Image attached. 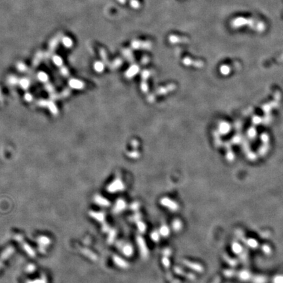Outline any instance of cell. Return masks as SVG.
I'll use <instances>...</instances> for the list:
<instances>
[{
	"instance_id": "obj_1",
	"label": "cell",
	"mask_w": 283,
	"mask_h": 283,
	"mask_svg": "<svg viewBox=\"0 0 283 283\" xmlns=\"http://www.w3.org/2000/svg\"><path fill=\"white\" fill-rule=\"evenodd\" d=\"M172 254V251L169 248H165L163 252V257H162V264L166 271V276L167 279L169 281H172L173 280L172 273L170 270V256Z\"/></svg>"
},
{
	"instance_id": "obj_2",
	"label": "cell",
	"mask_w": 283,
	"mask_h": 283,
	"mask_svg": "<svg viewBox=\"0 0 283 283\" xmlns=\"http://www.w3.org/2000/svg\"><path fill=\"white\" fill-rule=\"evenodd\" d=\"M136 240L137 245H138V246H139L142 258L144 260L148 259L149 257V250L147 247L146 241H145L144 239L140 235L136 236Z\"/></svg>"
},
{
	"instance_id": "obj_3",
	"label": "cell",
	"mask_w": 283,
	"mask_h": 283,
	"mask_svg": "<svg viewBox=\"0 0 283 283\" xmlns=\"http://www.w3.org/2000/svg\"><path fill=\"white\" fill-rule=\"evenodd\" d=\"M160 204L163 207L168 208L169 210H170L171 212H174L178 211L180 208L179 205L176 201L172 200L167 197H163V198L161 199Z\"/></svg>"
},
{
	"instance_id": "obj_4",
	"label": "cell",
	"mask_w": 283,
	"mask_h": 283,
	"mask_svg": "<svg viewBox=\"0 0 283 283\" xmlns=\"http://www.w3.org/2000/svg\"><path fill=\"white\" fill-rule=\"evenodd\" d=\"M182 264L183 266L187 267L188 268L192 269V270H193L195 272L201 273L204 271V267L201 264H199V263L192 261H189L188 260H182Z\"/></svg>"
},
{
	"instance_id": "obj_5",
	"label": "cell",
	"mask_w": 283,
	"mask_h": 283,
	"mask_svg": "<svg viewBox=\"0 0 283 283\" xmlns=\"http://www.w3.org/2000/svg\"><path fill=\"white\" fill-rule=\"evenodd\" d=\"M173 270H174V273L176 275H178L181 276V277H185V278H186V279H189L190 281H193V280L195 279V275L194 274L186 272V271H184L183 269L182 268H181L180 267L174 266Z\"/></svg>"
},
{
	"instance_id": "obj_6",
	"label": "cell",
	"mask_w": 283,
	"mask_h": 283,
	"mask_svg": "<svg viewBox=\"0 0 283 283\" xmlns=\"http://www.w3.org/2000/svg\"><path fill=\"white\" fill-rule=\"evenodd\" d=\"M120 246L122 249L123 253L125 256H128V257H130V256H132L134 254L133 246L130 244H129V243L121 242L120 243Z\"/></svg>"
},
{
	"instance_id": "obj_7",
	"label": "cell",
	"mask_w": 283,
	"mask_h": 283,
	"mask_svg": "<svg viewBox=\"0 0 283 283\" xmlns=\"http://www.w3.org/2000/svg\"><path fill=\"white\" fill-rule=\"evenodd\" d=\"M69 85L70 87L74 89L77 90H81L84 88V83L80 81L76 80V79H71L69 81Z\"/></svg>"
},
{
	"instance_id": "obj_8",
	"label": "cell",
	"mask_w": 283,
	"mask_h": 283,
	"mask_svg": "<svg viewBox=\"0 0 283 283\" xmlns=\"http://www.w3.org/2000/svg\"><path fill=\"white\" fill-rule=\"evenodd\" d=\"M159 233H160V235H161V236L162 237L167 238L170 235V229L169 227L167 225L162 224L160 226V227H159Z\"/></svg>"
},
{
	"instance_id": "obj_9",
	"label": "cell",
	"mask_w": 283,
	"mask_h": 283,
	"mask_svg": "<svg viewBox=\"0 0 283 283\" xmlns=\"http://www.w3.org/2000/svg\"><path fill=\"white\" fill-rule=\"evenodd\" d=\"M183 227L182 222L179 219H175L172 222V229L174 232H180Z\"/></svg>"
},
{
	"instance_id": "obj_10",
	"label": "cell",
	"mask_w": 283,
	"mask_h": 283,
	"mask_svg": "<svg viewBox=\"0 0 283 283\" xmlns=\"http://www.w3.org/2000/svg\"><path fill=\"white\" fill-rule=\"evenodd\" d=\"M114 260H115V262L117 264V265L119 266L121 268L127 269L129 267V263L127 261H124L122 258H119L118 256H115Z\"/></svg>"
},
{
	"instance_id": "obj_11",
	"label": "cell",
	"mask_w": 283,
	"mask_h": 283,
	"mask_svg": "<svg viewBox=\"0 0 283 283\" xmlns=\"http://www.w3.org/2000/svg\"><path fill=\"white\" fill-rule=\"evenodd\" d=\"M127 204L125 201L123 200H119L117 201V206L115 208V211L117 212H120L126 208Z\"/></svg>"
},
{
	"instance_id": "obj_12",
	"label": "cell",
	"mask_w": 283,
	"mask_h": 283,
	"mask_svg": "<svg viewBox=\"0 0 283 283\" xmlns=\"http://www.w3.org/2000/svg\"><path fill=\"white\" fill-rule=\"evenodd\" d=\"M161 235L159 230H154L150 233V238L155 242H159L161 239Z\"/></svg>"
},
{
	"instance_id": "obj_13",
	"label": "cell",
	"mask_w": 283,
	"mask_h": 283,
	"mask_svg": "<svg viewBox=\"0 0 283 283\" xmlns=\"http://www.w3.org/2000/svg\"><path fill=\"white\" fill-rule=\"evenodd\" d=\"M135 224L137 226V228L138 229H139V231L141 233H144L145 232H146V223H145L142 220L139 221V222H137Z\"/></svg>"
},
{
	"instance_id": "obj_14",
	"label": "cell",
	"mask_w": 283,
	"mask_h": 283,
	"mask_svg": "<svg viewBox=\"0 0 283 283\" xmlns=\"http://www.w3.org/2000/svg\"><path fill=\"white\" fill-rule=\"evenodd\" d=\"M232 250H233V252L235 253L236 254H239L241 253L242 254V246L237 242H233L232 243Z\"/></svg>"
},
{
	"instance_id": "obj_15",
	"label": "cell",
	"mask_w": 283,
	"mask_h": 283,
	"mask_svg": "<svg viewBox=\"0 0 283 283\" xmlns=\"http://www.w3.org/2000/svg\"><path fill=\"white\" fill-rule=\"evenodd\" d=\"M47 108H49V110H50V111L52 114H54V115H57L58 114V109H57L56 106H55V103L52 101H51V100L49 101Z\"/></svg>"
},
{
	"instance_id": "obj_16",
	"label": "cell",
	"mask_w": 283,
	"mask_h": 283,
	"mask_svg": "<svg viewBox=\"0 0 283 283\" xmlns=\"http://www.w3.org/2000/svg\"><path fill=\"white\" fill-rule=\"evenodd\" d=\"M18 84L23 89H27L30 86V81L26 78H22L19 80Z\"/></svg>"
},
{
	"instance_id": "obj_17",
	"label": "cell",
	"mask_w": 283,
	"mask_h": 283,
	"mask_svg": "<svg viewBox=\"0 0 283 283\" xmlns=\"http://www.w3.org/2000/svg\"><path fill=\"white\" fill-rule=\"evenodd\" d=\"M141 220H142V214L139 211L135 212L134 214L130 218V220L134 223H136L137 222H139Z\"/></svg>"
},
{
	"instance_id": "obj_18",
	"label": "cell",
	"mask_w": 283,
	"mask_h": 283,
	"mask_svg": "<svg viewBox=\"0 0 283 283\" xmlns=\"http://www.w3.org/2000/svg\"><path fill=\"white\" fill-rule=\"evenodd\" d=\"M37 78H38V80L40 81L43 82V83H46L48 81L49 77H48L47 74H46V73H45V72L40 71V72H39L38 74H37Z\"/></svg>"
},
{
	"instance_id": "obj_19",
	"label": "cell",
	"mask_w": 283,
	"mask_h": 283,
	"mask_svg": "<svg viewBox=\"0 0 283 283\" xmlns=\"http://www.w3.org/2000/svg\"><path fill=\"white\" fill-rule=\"evenodd\" d=\"M140 208V204L139 202L138 201H134L130 204V208L131 210H133L134 212L139 211V209Z\"/></svg>"
},
{
	"instance_id": "obj_20",
	"label": "cell",
	"mask_w": 283,
	"mask_h": 283,
	"mask_svg": "<svg viewBox=\"0 0 283 283\" xmlns=\"http://www.w3.org/2000/svg\"><path fill=\"white\" fill-rule=\"evenodd\" d=\"M7 81H8V83L10 85H16V84L18 83V81H19V80H18V78L17 77H15V76H13L9 77Z\"/></svg>"
},
{
	"instance_id": "obj_21",
	"label": "cell",
	"mask_w": 283,
	"mask_h": 283,
	"mask_svg": "<svg viewBox=\"0 0 283 283\" xmlns=\"http://www.w3.org/2000/svg\"><path fill=\"white\" fill-rule=\"evenodd\" d=\"M52 61H53L54 63L58 66H61L62 64V61L61 57L55 56L52 58Z\"/></svg>"
},
{
	"instance_id": "obj_22",
	"label": "cell",
	"mask_w": 283,
	"mask_h": 283,
	"mask_svg": "<svg viewBox=\"0 0 283 283\" xmlns=\"http://www.w3.org/2000/svg\"><path fill=\"white\" fill-rule=\"evenodd\" d=\"M223 258H224V260L227 261V263H228L229 265L234 266L235 264V261H233L232 258H230L229 256H228L226 254V255L223 256Z\"/></svg>"
},
{
	"instance_id": "obj_23",
	"label": "cell",
	"mask_w": 283,
	"mask_h": 283,
	"mask_svg": "<svg viewBox=\"0 0 283 283\" xmlns=\"http://www.w3.org/2000/svg\"><path fill=\"white\" fill-rule=\"evenodd\" d=\"M45 89L47 90L48 92H49V93H54V91H55V89H54V87L52 86V85L50 83H46L45 84Z\"/></svg>"
},
{
	"instance_id": "obj_24",
	"label": "cell",
	"mask_w": 283,
	"mask_h": 283,
	"mask_svg": "<svg viewBox=\"0 0 283 283\" xmlns=\"http://www.w3.org/2000/svg\"><path fill=\"white\" fill-rule=\"evenodd\" d=\"M103 69V66L100 62H96L95 64V70L97 71H101Z\"/></svg>"
},
{
	"instance_id": "obj_25",
	"label": "cell",
	"mask_w": 283,
	"mask_h": 283,
	"mask_svg": "<svg viewBox=\"0 0 283 283\" xmlns=\"http://www.w3.org/2000/svg\"><path fill=\"white\" fill-rule=\"evenodd\" d=\"M17 69L20 71H24L26 70V66H25V64H24L23 63H19L17 64Z\"/></svg>"
},
{
	"instance_id": "obj_26",
	"label": "cell",
	"mask_w": 283,
	"mask_h": 283,
	"mask_svg": "<svg viewBox=\"0 0 283 283\" xmlns=\"http://www.w3.org/2000/svg\"><path fill=\"white\" fill-rule=\"evenodd\" d=\"M61 73L64 76H69V71L68 68L66 67H62L61 68Z\"/></svg>"
},
{
	"instance_id": "obj_27",
	"label": "cell",
	"mask_w": 283,
	"mask_h": 283,
	"mask_svg": "<svg viewBox=\"0 0 283 283\" xmlns=\"http://www.w3.org/2000/svg\"><path fill=\"white\" fill-rule=\"evenodd\" d=\"M24 99L26 101H27V102H31L33 99L32 95H30V93H26L24 95Z\"/></svg>"
},
{
	"instance_id": "obj_28",
	"label": "cell",
	"mask_w": 283,
	"mask_h": 283,
	"mask_svg": "<svg viewBox=\"0 0 283 283\" xmlns=\"http://www.w3.org/2000/svg\"><path fill=\"white\" fill-rule=\"evenodd\" d=\"M222 278L220 276H216V277L213 279L211 283H220Z\"/></svg>"
},
{
	"instance_id": "obj_29",
	"label": "cell",
	"mask_w": 283,
	"mask_h": 283,
	"mask_svg": "<svg viewBox=\"0 0 283 283\" xmlns=\"http://www.w3.org/2000/svg\"><path fill=\"white\" fill-rule=\"evenodd\" d=\"M171 283H181V282L179 279H173L171 281Z\"/></svg>"
},
{
	"instance_id": "obj_30",
	"label": "cell",
	"mask_w": 283,
	"mask_h": 283,
	"mask_svg": "<svg viewBox=\"0 0 283 283\" xmlns=\"http://www.w3.org/2000/svg\"><path fill=\"white\" fill-rule=\"evenodd\" d=\"M2 93H1V90H0V100H2Z\"/></svg>"
}]
</instances>
